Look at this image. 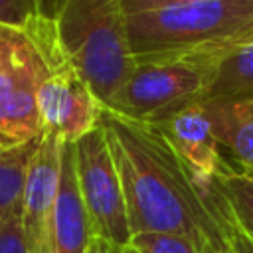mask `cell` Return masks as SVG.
I'll return each instance as SVG.
<instances>
[{"mask_svg": "<svg viewBox=\"0 0 253 253\" xmlns=\"http://www.w3.org/2000/svg\"><path fill=\"white\" fill-rule=\"evenodd\" d=\"M101 128L119 170L132 235H182L213 253L229 245L233 221L221 188L206 196L156 125L103 107Z\"/></svg>", "mask_w": 253, "mask_h": 253, "instance_id": "obj_1", "label": "cell"}, {"mask_svg": "<svg viewBox=\"0 0 253 253\" xmlns=\"http://www.w3.org/2000/svg\"><path fill=\"white\" fill-rule=\"evenodd\" d=\"M36 146L38 140L18 148L0 146V223L22 210V194H24L28 164Z\"/></svg>", "mask_w": 253, "mask_h": 253, "instance_id": "obj_13", "label": "cell"}, {"mask_svg": "<svg viewBox=\"0 0 253 253\" xmlns=\"http://www.w3.org/2000/svg\"><path fill=\"white\" fill-rule=\"evenodd\" d=\"M87 253H113V247H111L107 241H103L101 237H95V235H93Z\"/></svg>", "mask_w": 253, "mask_h": 253, "instance_id": "obj_21", "label": "cell"}, {"mask_svg": "<svg viewBox=\"0 0 253 253\" xmlns=\"http://www.w3.org/2000/svg\"><path fill=\"white\" fill-rule=\"evenodd\" d=\"M26 30L38 42L45 61L36 95L43 132L55 134L65 144H75L99 126L103 105L65 55L55 22L36 16Z\"/></svg>", "mask_w": 253, "mask_h": 253, "instance_id": "obj_5", "label": "cell"}, {"mask_svg": "<svg viewBox=\"0 0 253 253\" xmlns=\"http://www.w3.org/2000/svg\"><path fill=\"white\" fill-rule=\"evenodd\" d=\"M55 30L69 61L109 109L134 65L121 0H69Z\"/></svg>", "mask_w": 253, "mask_h": 253, "instance_id": "obj_3", "label": "cell"}, {"mask_svg": "<svg viewBox=\"0 0 253 253\" xmlns=\"http://www.w3.org/2000/svg\"><path fill=\"white\" fill-rule=\"evenodd\" d=\"M134 55L219 49L253 36V0H198L126 16Z\"/></svg>", "mask_w": 253, "mask_h": 253, "instance_id": "obj_2", "label": "cell"}, {"mask_svg": "<svg viewBox=\"0 0 253 253\" xmlns=\"http://www.w3.org/2000/svg\"><path fill=\"white\" fill-rule=\"evenodd\" d=\"M63 144L55 134L43 132L28 164L20 210L28 253H49Z\"/></svg>", "mask_w": 253, "mask_h": 253, "instance_id": "obj_8", "label": "cell"}, {"mask_svg": "<svg viewBox=\"0 0 253 253\" xmlns=\"http://www.w3.org/2000/svg\"><path fill=\"white\" fill-rule=\"evenodd\" d=\"M130 243L140 253H213L188 237L168 233H136L132 235Z\"/></svg>", "mask_w": 253, "mask_h": 253, "instance_id": "obj_15", "label": "cell"}, {"mask_svg": "<svg viewBox=\"0 0 253 253\" xmlns=\"http://www.w3.org/2000/svg\"><path fill=\"white\" fill-rule=\"evenodd\" d=\"M69 0H32L36 16L47 20V22H57L61 12L65 10Z\"/></svg>", "mask_w": 253, "mask_h": 253, "instance_id": "obj_19", "label": "cell"}, {"mask_svg": "<svg viewBox=\"0 0 253 253\" xmlns=\"http://www.w3.org/2000/svg\"><path fill=\"white\" fill-rule=\"evenodd\" d=\"M79 192L89 215L91 233L107 241L115 251L132 239L123 184L109 150L101 123L73 144Z\"/></svg>", "mask_w": 253, "mask_h": 253, "instance_id": "obj_7", "label": "cell"}, {"mask_svg": "<svg viewBox=\"0 0 253 253\" xmlns=\"http://www.w3.org/2000/svg\"><path fill=\"white\" fill-rule=\"evenodd\" d=\"M36 18L32 0H0V26L26 30Z\"/></svg>", "mask_w": 253, "mask_h": 253, "instance_id": "obj_16", "label": "cell"}, {"mask_svg": "<svg viewBox=\"0 0 253 253\" xmlns=\"http://www.w3.org/2000/svg\"><path fill=\"white\" fill-rule=\"evenodd\" d=\"M184 2H198V0H121L123 10L126 16L138 14V12H148L164 6H174V4H184Z\"/></svg>", "mask_w": 253, "mask_h": 253, "instance_id": "obj_18", "label": "cell"}, {"mask_svg": "<svg viewBox=\"0 0 253 253\" xmlns=\"http://www.w3.org/2000/svg\"><path fill=\"white\" fill-rule=\"evenodd\" d=\"M219 188L233 225L253 241V172L227 168L219 176Z\"/></svg>", "mask_w": 253, "mask_h": 253, "instance_id": "obj_14", "label": "cell"}, {"mask_svg": "<svg viewBox=\"0 0 253 253\" xmlns=\"http://www.w3.org/2000/svg\"><path fill=\"white\" fill-rule=\"evenodd\" d=\"M253 97V40L221 49L204 101Z\"/></svg>", "mask_w": 253, "mask_h": 253, "instance_id": "obj_12", "label": "cell"}, {"mask_svg": "<svg viewBox=\"0 0 253 253\" xmlns=\"http://www.w3.org/2000/svg\"><path fill=\"white\" fill-rule=\"evenodd\" d=\"M156 126L166 134L200 190L210 198L215 196L219 192V176L231 166L221 156V146L204 103H192L156 123Z\"/></svg>", "mask_w": 253, "mask_h": 253, "instance_id": "obj_9", "label": "cell"}, {"mask_svg": "<svg viewBox=\"0 0 253 253\" xmlns=\"http://www.w3.org/2000/svg\"><path fill=\"white\" fill-rule=\"evenodd\" d=\"M113 251H115V249H113ZM115 253H140V251H138V249H136V247H134L132 243H128V245H125V247L117 249Z\"/></svg>", "mask_w": 253, "mask_h": 253, "instance_id": "obj_22", "label": "cell"}, {"mask_svg": "<svg viewBox=\"0 0 253 253\" xmlns=\"http://www.w3.org/2000/svg\"><path fill=\"white\" fill-rule=\"evenodd\" d=\"M221 49L134 55V65L109 109L156 125L176 111L204 101Z\"/></svg>", "mask_w": 253, "mask_h": 253, "instance_id": "obj_4", "label": "cell"}, {"mask_svg": "<svg viewBox=\"0 0 253 253\" xmlns=\"http://www.w3.org/2000/svg\"><path fill=\"white\" fill-rule=\"evenodd\" d=\"M202 103L219 146L235 158L239 170L253 172V97Z\"/></svg>", "mask_w": 253, "mask_h": 253, "instance_id": "obj_11", "label": "cell"}, {"mask_svg": "<svg viewBox=\"0 0 253 253\" xmlns=\"http://www.w3.org/2000/svg\"><path fill=\"white\" fill-rule=\"evenodd\" d=\"M113 253H115V251H113Z\"/></svg>", "mask_w": 253, "mask_h": 253, "instance_id": "obj_25", "label": "cell"}, {"mask_svg": "<svg viewBox=\"0 0 253 253\" xmlns=\"http://www.w3.org/2000/svg\"><path fill=\"white\" fill-rule=\"evenodd\" d=\"M219 253H233V249H231V247H229V245H227V247H225V249H221V251H219Z\"/></svg>", "mask_w": 253, "mask_h": 253, "instance_id": "obj_23", "label": "cell"}, {"mask_svg": "<svg viewBox=\"0 0 253 253\" xmlns=\"http://www.w3.org/2000/svg\"><path fill=\"white\" fill-rule=\"evenodd\" d=\"M227 243L233 249V253H253V241L237 227L231 225L227 231Z\"/></svg>", "mask_w": 253, "mask_h": 253, "instance_id": "obj_20", "label": "cell"}, {"mask_svg": "<svg viewBox=\"0 0 253 253\" xmlns=\"http://www.w3.org/2000/svg\"><path fill=\"white\" fill-rule=\"evenodd\" d=\"M0 253H28L20 211L0 223Z\"/></svg>", "mask_w": 253, "mask_h": 253, "instance_id": "obj_17", "label": "cell"}, {"mask_svg": "<svg viewBox=\"0 0 253 253\" xmlns=\"http://www.w3.org/2000/svg\"><path fill=\"white\" fill-rule=\"evenodd\" d=\"M91 237L93 233L89 215L77 184L75 150L73 144H63L61 178L53 211L49 253H87Z\"/></svg>", "mask_w": 253, "mask_h": 253, "instance_id": "obj_10", "label": "cell"}, {"mask_svg": "<svg viewBox=\"0 0 253 253\" xmlns=\"http://www.w3.org/2000/svg\"><path fill=\"white\" fill-rule=\"evenodd\" d=\"M249 40H253V36H251V38H249Z\"/></svg>", "mask_w": 253, "mask_h": 253, "instance_id": "obj_24", "label": "cell"}, {"mask_svg": "<svg viewBox=\"0 0 253 253\" xmlns=\"http://www.w3.org/2000/svg\"><path fill=\"white\" fill-rule=\"evenodd\" d=\"M43 53L28 30L0 26V146L18 148L43 134L38 85Z\"/></svg>", "mask_w": 253, "mask_h": 253, "instance_id": "obj_6", "label": "cell"}]
</instances>
